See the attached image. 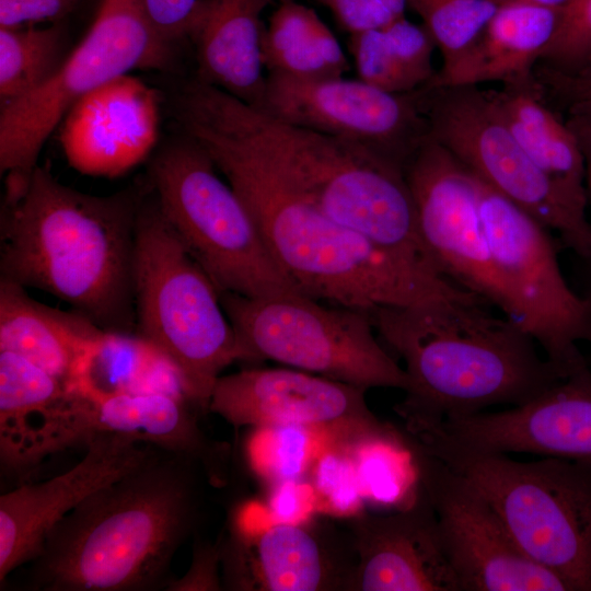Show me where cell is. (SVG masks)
Wrapping results in <instances>:
<instances>
[{"mask_svg":"<svg viewBox=\"0 0 591 591\" xmlns=\"http://www.w3.org/2000/svg\"><path fill=\"white\" fill-rule=\"evenodd\" d=\"M316 485L318 491L338 511L355 509L362 491L350 452L331 448L323 454L316 467Z\"/></svg>","mask_w":591,"mask_h":591,"instance_id":"d6a6232c","label":"cell"},{"mask_svg":"<svg viewBox=\"0 0 591 591\" xmlns=\"http://www.w3.org/2000/svg\"><path fill=\"white\" fill-rule=\"evenodd\" d=\"M173 121L209 154L275 262L305 296L370 313L476 297L333 221L201 97L182 101Z\"/></svg>","mask_w":591,"mask_h":591,"instance_id":"6da1fadb","label":"cell"},{"mask_svg":"<svg viewBox=\"0 0 591 591\" xmlns=\"http://www.w3.org/2000/svg\"><path fill=\"white\" fill-rule=\"evenodd\" d=\"M366 391L293 368L245 369L218 379L208 410L235 428H305L349 452L402 440L403 432L369 408Z\"/></svg>","mask_w":591,"mask_h":591,"instance_id":"5bb4252c","label":"cell"},{"mask_svg":"<svg viewBox=\"0 0 591 591\" xmlns=\"http://www.w3.org/2000/svg\"><path fill=\"white\" fill-rule=\"evenodd\" d=\"M68 386L24 357L0 350V460L2 472L16 459L35 420Z\"/></svg>","mask_w":591,"mask_h":591,"instance_id":"f1b7e54d","label":"cell"},{"mask_svg":"<svg viewBox=\"0 0 591 591\" xmlns=\"http://www.w3.org/2000/svg\"><path fill=\"white\" fill-rule=\"evenodd\" d=\"M348 530L356 552L348 591H462L434 511L416 482L405 508L358 514Z\"/></svg>","mask_w":591,"mask_h":591,"instance_id":"44dd1931","label":"cell"},{"mask_svg":"<svg viewBox=\"0 0 591 591\" xmlns=\"http://www.w3.org/2000/svg\"><path fill=\"white\" fill-rule=\"evenodd\" d=\"M430 136L518 205L584 263H591L587 206L565 194L526 154L477 85L419 89Z\"/></svg>","mask_w":591,"mask_h":591,"instance_id":"8fae6325","label":"cell"},{"mask_svg":"<svg viewBox=\"0 0 591 591\" xmlns=\"http://www.w3.org/2000/svg\"><path fill=\"white\" fill-rule=\"evenodd\" d=\"M484 300H449L371 312L380 340L405 364L408 383L394 406L407 436L498 405H521L568 376L515 322Z\"/></svg>","mask_w":591,"mask_h":591,"instance_id":"277c9868","label":"cell"},{"mask_svg":"<svg viewBox=\"0 0 591 591\" xmlns=\"http://www.w3.org/2000/svg\"><path fill=\"white\" fill-rule=\"evenodd\" d=\"M591 63V0H572L537 65L577 73Z\"/></svg>","mask_w":591,"mask_h":591,"instance_id":"1f68e13d","label":"cell"},{"mask_svg":"<svg viewBox=\"0 0 591 591\" xmlns=\"http://www.w3.org/2000/svg\"><path fill=\"white\" fill-rule=\"evenodd\" d=\"M246 361L269 359L362 389L408 383L382 345L370 312L303 293L248 298L221 293Z\"/></svg>","mask_w":591,"mask_h":591,"instance_id":"30bf717a","label":"cell"},{"mask_svg":"<svg viewBox=\"0 0 591 591\" xmlns=\"http://www.w3.org/2000/svg\"><path fill=\"white\" fill-rule=\"evenodd\" d=\"M565 121L575 135L582 152L587 201L588 207L591 210V123L569 116Z\"/></svg>","mask_w":591,"mask_h":591,"instance_id":"ab89813d","label":"cell"},{"mask_svg":"<svg viewBox=\"0 0 591 591\" xmlns=\"http://www.w3.org/2000/svg\"><path fill=\"white\" fill-rule=\"evenodd\" d=\"M349 53L358 78L392 93H410L429 84L434 40L424 25L405 16L385 26L351 34Z\"/></svg>","mask_w":591,"mask_h":591,"instance_id":"83f0119b","label":"cell"},{"mask_svg":"<svg viewBox=\"0 0 591 591\" xmlns=\"http://www.w3.org/2000/svg\"><path fill=\"white\" fill-rule=\"evenodd\" d=\"M409 438L439 460L531 453L591 462V371L582 367L507 410L450 418Z\"/></svg>","mask_w":591,"mask_h":591,"instance_id":"ac0fdd59","label":"cell"},{"mask_svg":"<svg viewBox=\"0 0 591 591\" xmlns=\"http://www.w3.org/2000/svg\"><path fill=\"white\" fill-rule=\"evenodd\" d=\"M134 302L135 334L172 366L187 402L207 412L222 371L246 356L221 293L171 228L151 186L137 217Z\"/></svg>","mask_w":591,"mask_h":591,"instance_id":"8992f818","label":"cell"},{"mask_svg":"<svg viewBox=\"0 0 591 591\" xmlns=\"http://www.w3.org/2000/svg\"><path fill=\"white\" fill-rule=\"evenodd\" d=\"M535 79L543 92H549L560 101L569 117L591 123V78L564 73L537 65Z\"/></svg>","mask_w":591,"mask_h":591,"instance_id":"e575fe53","label":"cell"},{"mask_svg":"<svg viewBox=\"0 0 591 591\" xmlns=\"http://www.w3.org/2000/svg\"><path fill=\"white\" fill-rule=\"evenodd\" d=\"M403 171L420 236L439 271L518 324L517 306L483 229L476 175L431 136Z\"/></svg>","mask_w":591,"mask_h":591,"instance_id":"9a60e30c","label":"cell"},{"mask_svg":"<svg viewBox=\"0 0 591 591\" xmlns=\"http://www.w3.org/2000/svg\"><path fill=\"white\" fill-rule=\"evenodd\" d=\"M216 114L333 221L439 274L403 167L360 146L274 118L199 79Z\"/></svg>","mask_w":591,"mask_h":591,"instance_id":"5b68a950","label":"cell"},{"mask_svg":"<svg viewBox=\"0 0 591 591\" xmlns=\"http://www.w3.org/2000/svg\"><path fill=\"white\" fill-rule=\"evenodd\" d=\"M144 183L94 196L37 165L26 186L4 195L0 279L45 291L106 332L135 333L134 259Z\"/></svg>","mask_w":591,"mask_h":591,"instance_id":"3957f363","label":"cell"},{"mask_svg":"<svg viewBox=\"0 0 591 591\" xmlns=\"http://www.w3.org/2000/svg\"><path fill=\"white\" fill-rule=\"evenodd\" d=\"M496 4H502L510 1H525L542 7L553 8L561 11H566L571 4L572 0H493Z\"/></svg>","mask_w":591,"mask_h":591,"instance_id":"60d3db41","label":"cell"},{"mask_svg":"<svg viewBox=\"0 0 591 591\" xmlns=\"http://www.w3.org/2000/svg\"><path fill=\"white\" fill-rule=\"evenodd\" d=\"M104 333L83 314L46 305L0 279V350L24 357L68 387L89 380Z\"/></svg>","mask_w":591,"mask_h":591,"instance_id":"cb8c5ba5","label":"cell"},{"mask_svg":"<svg viewBox=\"0 0 591 591\" xmlns=\"http://www.w3.org/2000/svg\"><path fill=\"white\" fill-rule=\"evenodd\" d=\"M289 1H294V0H279L280 3L289 2Z\"/></svg>","mask_w":591,"mask_h":591,"instance_id":"ee69618b","label":"cell"},{"mask_svg":"<svg viewBox=\"0 0 591 591\" xmlns=\"http://www.w3.org/2000/svg\"><path fill=\"white\" fill-rule=\"evenodd\" d=\"M179 58L152 30L142 0H101L92 25L57 72L32 93L0 106L4 189L26 186L45 142L82 97L134 70L177 74Z\"/></svg>","mask_w":591,"mask_h":591,"instance_id":"ba28073f","label":"cell"},{"mask_svg":"<svg viewBox=\"0 0 591 591\" xmlns=\"http://www.w3.org/2000/svg\"><path fill=\"white\" fill-rule=\"evenodd\" d=\"M268 73L297 79L344 77L350 63L316 12L294 1L280 3L262 37Z\"/></svg>","mask_w":591,"mask_h":591,"instance_id":"4316f807","label":"cell"},{"mask_svg":"<svg viewBox=\"0 0 591 591\" xmlns=\"http://www.w3.org/2000/svg\"><path fill=\"white\" fill-rule=\"evenodd\" d=\"M441 461L486 498L529 558L569 591H591V462L508 454Z\"/></svg>","mask_w":591,"mask_h":591,"instance_id":"9c48e42d","label":"cell"},{"mask_svg":"<svg viewBox=\"0 0 591 591\" xmlns=\"http://www.w3.org/2000/svg\"><path fill=\"white\" fill-rule=\"evenodd\" d=\"M61 22L0 26V106L46 83L70 53Z\"/></svg>","mask_w":591,"mask_h":591,"instance_id":"f546056e","label":"cell"},{"mask_svg":"<svg viewBox=\"0 0 591 591\" xmlns=\"http://www.w3.org/2000/svg\"><path fill=\"white\" fill-rule=\"evenodd\" d=\"M166 591H220L221 579L220 537L210 543L194 535L193 557L187 571L179 578H173Z\"/></svg>","mask_w":591,"mask_h":591,"instance_id":"d590c367","label":"cell"},{"mask_svg":"<svg viewBox=\"0 0 591 591\" xmlns=\"http://www.w3.org/2000/svg\"><path fill=\"white\" fill-rule=\"evenodd\" d=\"M71 468L0 496V584L40 552L50 530L81 501L139 465L155 448L120 434L95 437Z\"/></svg>","mask_w":591,"mask_h":591,"instance_id":"ffe728a7","label":"cell"},{"mask_svg":"<svg viewBox=\"0 0 591 591\" xmlns=\"http://www.w3.org/2000/svg\"><path fill=\"white\" fill-rule=\"evenodd\" d=\"M571 74H580V76H583V77H587V78H591V63H589L581 71H579L577 73H571Z\"/></svg>","mask_w":591,"mask_h":591,"instance_id":"b9f144b4","label":"cell"},{"mask_svg":"<svg viewBox=\"0 0 591 591\" xmlns=\"http://www.w3.org/2000/svg\"><path fill=\"white\" fill-rule=\"evenodd\" d=\"M185 397L157 391L106 390L85 381L43 413L7 473L19 477L48 456L84 447L95 437L120 434L198 461L209 483L228 478L230 448L209 438L189 410Z\"/></svg>","mask_w":591,"mask_h":591,"instance_id":"7c38bea8","label":"cell"},{"mask_svg":"<svg viewBox=\"0 0 591 591\" xmlns=\"http://www.w3.org/2000/svg\"><path fill=\"white\" fill-rule=\"evenodd\" d=\"M271 0H201L187 32L193 74L256 107L267 74L260 15Z\"/></svg>","mask_w":591,"mask_h":591,"instance_id":"603a6c76","label":"cell"},{"mask_svg":"<svg viewBox=\"0 0 591 591\" xmlns=\"http://www.w3.org/2000/svg\"><path fill=\"white\" fill-rule=\"evenodd\" d=\"M328 8L350 35L385 26L392 21L375 0H316Z\"/></svg>","mask_w":591,"mask_h":591,"instance_id":"f35d334b","label":"cell"},{"mask_svg":"<svg viewBox=\"0 0 591 591\" xmlns=\"http://www.w3.org/2000/svg\"><path fill=\"white\" fill-rule=\"evenodd\" d=\"M147 179L171 228L220 293H303L275 262L245 205L193 138L175 130L152 153Z\"/></svg>","mask_w":591,"mask_h":591,"instance_id":"52a82bcc","label":"cell"},{"mask_svg":"<svg viewBox=\"0 0 591 591\" xmlns=\"http://www.w3.org/2000/svg\"><path fill=\"white\" fill-rule=\"evenodd\" d=\"M201 0H142L144 14L157 36L182 53L187 48L190 20Z\"/></svg>","mask_w":591,"mask_h":591,"instance_id":"836d02e7","label":"cell"},{"mask_svg":"<svg viewBox=\"0 0 591 591\" xmlns=\"http://www.w3.org/2000/svg\"><path fill=\"white\" fill-rule=\"evenodd\" d=\"M129 74L82 97L60 125L70 165L82 174L119 176L153 153L163 94Z\"/></svg>","mask_w":591,"mask_h":591,"instance_id":"7402d4cb","label":"cell"},{"mask_svg":"<svg viewBox=\"0 0 591 591\" xmlns=\"http://www.w3.org/2000/svg\"><path fill=\"white\" fill-rule=\"evenodd\" d=\"M268 429L273 438L274 463L270 464L274 468L273 475L289 482V478L297 477L303 472L310 457L309 442L311 437L318 433L300 427H269Z\"/></svg>","mask_w":591,"mask_h":591,"instance_id":"8d00e7d4","label":"cell"},{"mask_svg":"<svg viewBox=\"0 0 591 591\" xmlns=\"http://www.w3.org/2000/svg\"><path fill=\"white\" fill-rule=\"evenodd\" d=\"M588 267H589V273H590V290H589V293L588 296L591 297V263H587Z\"/></svg>","mask_w":591,"mask_h":591,"instance_id":"7bdbcfd3","label":"cell"},{"mask_svg":"<svg viewBox=\"0 0 591 591\" xmlns=\"http://www.w3.org/2000/svg\"><path fill=\"white\" fill-rule=\"evenodd\" d=\"M255 108L366 148L401 167L430 137L419 90L392 93L359 78L297 79L268 73Z\"/></svg>","mask_w":591,"mask_h":591,"instance_id":"e0dca14e","label":"cell"},{"mask_svg":"<svg viewBox=\"0 0 591 591\" xmlns=\"http://www.w3.org/2000/svg\"><path fill=\"white\" fill-rule=\"evenodd\" d=\"M514 139L533 162L570 198L588 207L584 162L579 143L544 102L536 82L485 90Z\"/></svg>","mask_w":591,"mask_h":591,"instance_id":"484cf974","label":"cell"},{"mask_svg":"<svg viewBox=\"0 0 591 591\" xmlns=\"http://www.w3.org/2000/svg\"><path fill=\"white\" fill-rule=\"evenodd\" d=\"M476 179L483 229L517 306L518 324L566 375L588 366L577 341L591 344V297L578 296L567 283L549 230Z\"/></svg>","mask_w":591,"mask_h":591,"instance_id":"4fadbf2b","label":"cell"},{"mask_svg":"<svg viewBox=\"0 0 591 591\" xmlns=\"http://www.w3.org/2000/svg\"><path fill=\"white\" fill-rule=\"evenodd\" d=\"M415 482L430 502L462 591H569L529 558L486 498L462 475L406 436Z\"/></svg>","mask_w":591,"mask_h":591,"instance_id":"2e32d148","label":"cell"},{"mask_svg":"<svg viewBox=\"0 0 591 591\" xmlns=\"http://www.w3.org/2000/svg\"><path fill=\"white\" fill-rule=\"evenodd\" d=\"M564 11L525 1L499 4L472 46L428 85H503L535 82L534 70L555 38Z\"/></svg>","mask_w":591,"mask_h":591,"instance_id":"d4e9b609","label":"cell"},{"mask_svg":"<svg viewBox=\"0 0 591 591\" xmlns=\"http://www.w3.org/2000/svg\"><path fill=\"white\" fill-rule=\"evenodd\" d=\"M442 55L445 69L476 40L498 4L493 0H407Z\"/></svg>","mask_w":591,"mask_h":591,"instance_id":"4dcf8cb0","label":"cell"},{"mask_svg":"<svg viewBox=\"0 0 591 591\" xmlns=\"http://www.w3.org/2000/svg\"><path fill=\"white\" fill-rule=\"evenodd\" d=\"M204 482L198 461L155 447L50 530L26 564L25 589L165 590L175 554L200 524Z\"/></svg>","mask_w":591,"mask_h":591,"instance_id":"7a4b0ae2","label":"cell"},{"mask_svg":"<svg viewBox=\"0 0 591 591\" xmlns=\"http://www.w3.org/2000/svg\"><path fill=\"white\" fill-rule=\"evenodd\" d=\"M220 546L230 591H348L356 565L348 529L315 521L256 528L241 510L230 515Z\"/></svg>","mask_w":591,"mask_h":591,"instance_id":"d6986e66","label":"cell"},{"mask_svg":"<svg viewBox=\"0 0 591 591\" xmlns=\"http://www.w3.org/2000/svg\"><path fill=\"white\" fill-rule=\"evenodd\" d=\"M81 0H0V26L61 22Z\"/></svg>","mask_w":591,"mask_h":591,"instance_id":"74e56055","label":"cell"}]
</instances>
